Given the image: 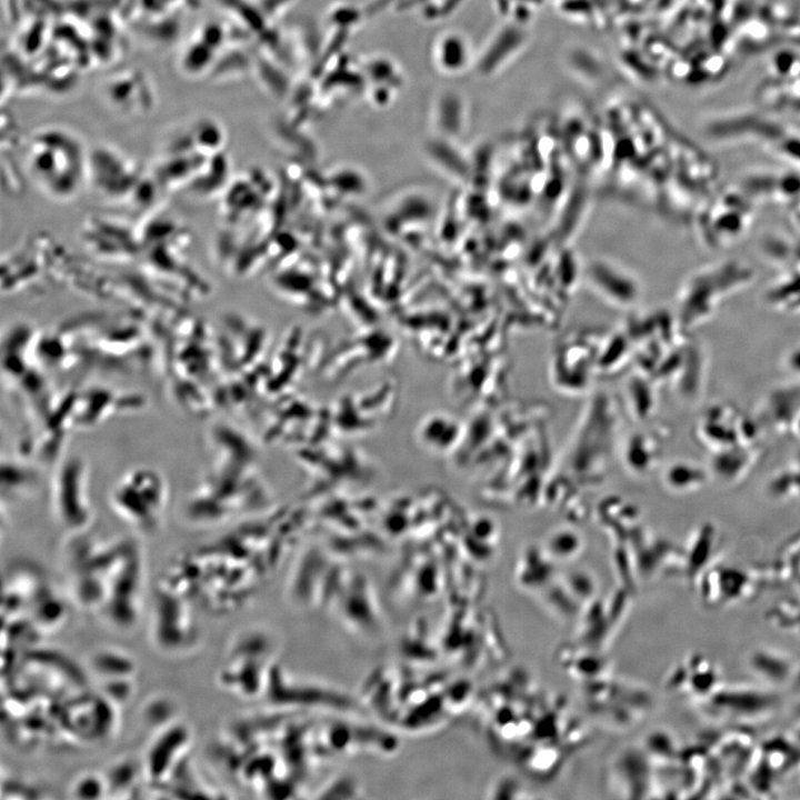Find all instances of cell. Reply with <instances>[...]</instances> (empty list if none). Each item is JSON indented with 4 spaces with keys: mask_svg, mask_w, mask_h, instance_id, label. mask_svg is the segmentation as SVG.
Masks as SVG:
<instances>
[{
    "mask_svg": "<svg viewBox=\"0 0 800 800\" xmlns=\"http://www.w3.org/2000/svg\"><path fill=\"white\" fill-rule=\"evenodd\" d=\"M33 139V144L27 154V167L30 179L46 196L54 200H70L81 189L89 177V164L78 147L71 152L67 143H59L60 137L54 134L53 150L48 136Z\"/></svg>",
    "mask_w": 800,
    "mask_h": 800,
    "instance_id": "1",
    "label": "cell"
},
{
    "mask_svg": "<svg viewBox=\"0 0 800 800\" xmlns=\"http://www.w3.org/2000/svg\"><path fill=\"white\" fill-rule=\"evenodd\" d=\"M168 497L167 483L161 474L152 469L139 468L119 479L110 500L114 513L128 526L149 532L162 522Z\"/></svg>",
    "mask_w": 800,
    "mask_h": 800,
    "instance_id": "2",
    "label": "cell"
},
{
    "mask_svg": "<svg viewBox=\"0 0 800 800\" xmlns=\"http://www.w3.org/2000/svg\"><path fill=\"white\" fill-rule=\"evenodd\" d=\"M740 263L710 266L701 270L683 291L682 311L693 321L706 319L736 288L748 282L750 272Z\"/></svg>",
    "mask_w": 800,
    "mask_h": 800,
    "instance_id": "3",
    "label": "cell"
},
{
    "mask_svg": "<svg viewBox=\"0 0 800 800\" xmlns=\"http://www.w3.org/2000/svg\"><path fill=\"white\" fill-rule=\"evenodd\" d=\"M750 198L749 194L728 191L707 202L699 217L704 242L722 247L742 237L753 220Z\"/></svg>",
    "mask_w": 800,
    "mask_h": 800,
    "instance_id": "4",
    "label": "cell"
},
{
    "mask_svg": "<svg viewBox=\"0 0 800 800\" xmlns=\"http://www.w3.org/2000/svg\"><path fill=\"white\" fill-rule=\"evenodd\" d=\"M51 487V506L56 519L72 532L89 522L90 503L87 471L80 459L70 458L61 464Z\"/></svg>",
    "mask_w": 800,
    "mask_h": 800,
    "instance_id": "5",
    "label": "cell"
},
{
    "mask_svg": "<svg viewBox=\"0 0 800 800\" xmlns=\"http://www.w3.org/2000/svg\"><path fill=\"white\" fill-rule=\"evenodd\" d=\"M189 732L182 724H174L161 732L159 738L150 746L144 761L147 777L157 782L169 776L174 763L181 761L189 746Z\"/></svg>",
    "mask_w": 800,
    "mask_h": 800,
    "instance_id": "6",
    "label": "cell"
},
{
    "mask_svg": "<svg viewBox=\"0 0 800 800\" xmlns=\"http://www.w3.org/2000/svg\"><path fill=\"white\" fill-rule=\"evenodd\" d=\"M102 787L103 782L98 779V777L89 776L87 778L79 779V781L76 782L73 790L78 797H81L82 793L89 792H94L98 797H100L99 792H102Z\"/></svg>",
    "mask_w": 800,
    "mask_h": 800,
    "instance_id": "7",
    "label": "cell"
},
{
    "mask_svg": "<svg viewBox=\"0 0 800 800\" xmlns=\"http://www.w3.org/2000/svg\"><path fill=\"white\" fill-rule=\"evenodd\" d=\"M60 604H61L60 601L52 597L51 599H49V601H48V603H47V606H46V607H47L46 609L49 610L50 608H53V607H57V606H60ZM38 606H39V607H38V609H37V613H34V614L37 616L36 619H37L38 623H39L40 626H42V623H43L42 621H43V620H47V613H44V600H43V603H40V604H38Z\"/></svg>",
    "mask_w": 800,
    "mask_h": 800,
    "instance_id": "8",
    "label": "cell"
}]
</instances>
